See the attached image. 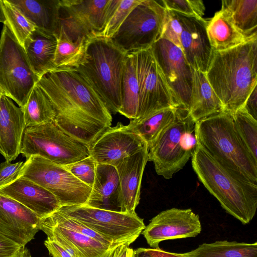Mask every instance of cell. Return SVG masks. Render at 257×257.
<instances>
[{
  "instance_id": "obj_47",
  "label": "cell",
  "mask_w": 257,
  "mask_h": 257,
  "mask_svg": "<svg viewBox=\"0 0 257 257\" xmlns=\"http://www.w3.org/2000/svg\"><path fill=\"white\" fill-rule=\"evenodd\" d=\"M1 1L0 0V23H2L4 24L6 22V19L2 9Z\"/></svg>"
},
{
  "instance_id": "obj_7",
  "label": "cell",
  "mask_w": 257,
  "mask_h": 257,
  "mask_svg": "<svg viewBox=\"0 0 257 257\" xmlns=\"http://www.w3.org/2000/svg\"><path fill=\"white\" fill-rule=\"evenodd\" d=\"M20 154L26 160L39 156L61 166L90 156L88 145L65 133L54 120L26 127Z\"/></svg>"
},
{
  "instance_id": "obj_35",
  "label": "cell",
  "mask_w": 257,
  "mask_h": 257,
  "mask_svg": "<svg viewBox=\"0 0 257 257\" xmlns=\"http://www.w3.org/2000/svg\"><path fill=\"white\" fill-rule=\"evenodd\" d=\"M142 0H109L104 27L99 37L110 40L132 9Z\"/></svg>"
},
{
  "instance_id": "obj_40",
  "label": "cell",
  "mask_w": 257,
  "mask_h": 257,
  "mask_svg": "<svg viewBox=\"0 0 257 257\" xmlns=\"http://www.w3.org/2000/svg\"><path fill=\"white\" fill-rule=\"evenodd\" d=\"M24 247L0 233V257H17Z\"/></svg>"
},
{
  "instance_id": "obj_26",
  "label": "cell",
  "mask_w": 257,
  "mask_h": 257,
  "mask_svg": "<svg viewBox=\"0 0 257 257\" xmlns=\"http://www.w3.org/2000/svg\"><path fill=\"white\" fill-rule=\"evenodd\" d=\"M206 31L210 44L215 51L227 50L250 41L237 29L229 12L222 8L208 20Z\"/></svg>"
},
{
  "instance_id": "obj_48",
  "label": "cell",
  "mask_w": 257,
  "mask_h": 257,
  "mask_svg": "<svg viewBox=\"0 0 257 257\" xmlns=\"http://www.w3.org/2000/svg\"><path fill=\"white\" fill-rule=\"evenodd\" d=\"M3 95H5V93L4 91H3V90L2 89V88L0 86V98Z\"/></svg>"
},
{
  "instance_id": "obj_20",
  "label": "cell",
  "mask_w": 257,
  "mask_h": 257,
  "mask_svg": "<svg viewBox=\"0 0 257 257\" xmlns=\"http://www.w3.org/2000/svg\"><path fill=\"white\" fill-rule=\"evenodd\" d=\"M148 161L146 146L135 154L117 163L114 167L118 175L120 189V212L136 213L144 169Z\"/></svg>"
},
{
  "instance_id": "obj_33",
  "label": "cell",
  "mask_w": 257,
  "mask_h": 257,
  "mask_svg": "<svg viewBox=\"0 0 257 257\" xmlns=\"http://www.w3.org/2000/svg\"><path fill=\"white\" fill-rule=\"evenodd\" d=\"M22 108L26 127L54 120L56 115L51 100L37 83Z\"/></svg>"
},
{
  "instance_id": "obj_28",
  "label": "cell",
  "mask_w": 257,
  "mask_h": 257,
  "mask_svg": "<svg viewBox=\"0 0 257 257\" xmlns=\"http://www.w3.org/2000/svg\"><path fill=\"white\" fill-rule=\"evenodd\" d=\"M178 109L165 108L142 119H132L125 127L138 135L148 147L175 121Z\"/></svg>"
},
{
  "instance_id": "obj_29",
  "label": "cell",
  "mask_w": 257,
  "mask_h": 257,
  "mask_svg": "<svg viewBox=\"0 0 257 257\" xmlns=\"http://www.w3.org/2000/svg\"><path fill=\"white\" fill-rule=\"evenodd\" d=\"M139 88L134 52L126 56L121 83V106L119 113L134 119L139 116Z\"/></svg>"
},
{
  "instance_id": "obj_11",
  "label": "cell",
  "mask_w": 257,
  "mask_h": 257,
  "mask_svg": "<svg viewBox=\"0 0 257 257\" xmlns=\"http://www.w3.org/2000/svg\"><path fill=\"white\" fill-rule=\"evenodd\" d=\"M29 179L52 193L61 207L84 205L91 191L63 166L39 156H32L24 162L18 178Z\"/></svg>"
},
{
  "instance_id": "obj_8",
  "label": "cell",
  "mask_w": 257,
  "mask_h": 257,
  "mask_svg": "<svg viewBox=\"0 0 257 257\" xmlns=\"http://www.w3.org/2000/svg\"><path fill=\"white\" fill-rule=\"evenodd\" d=\"M166 15L159 1L142 0L110 40L126 53L148 49L161 38Z\"/></svg>"
},
{
  "instance_id": "obj_41",
  "label": "cell",
  "mask_w": 257,
  "mask_h": 257,
  "mask_svg": "<svg viewBox=\"0 0 257 257\" xmlns=\"http://www.w3.org/2000/svg\"><path fill=\"white\" fill-rule=\"evenodd\" d=\"M44 243L52 257H73L66 249L54 240L47 238Z\"/></svg>"
},
{
  "instance_id": "obj_37",
  "label": "cell",
  "mask_w": 257,
  "mask_h": 257,
  "mask_svg": "<svg viewBox=\"0 0 257 257\" xmlns=\"http://www.w3.org/2000/svg\"><path fill=\"white\" fill-rule=\"evenodd\" d=\"M96 164L90 156L63 166L79 181L92 188L95 176Z\"/></svg>"
},
{
  "instance_id": "obj_6",
  "label": "cell",
  "mask_w": 257,
  "mask_h": 257,
  "mask_svg": "<svg viewBox=\"0 0 257 257\" xmlns=\"http://www.w3.org/2000/svg\"><path fill=\"white\" fill-rule=\"evenodd\" d=\"M195 122L189 111L179 107L177 116L148 148V161L158 175L171 179L186 165L197 146Z\"/></svg>"
},
{
  "instance_id": "obj_24",
  "label": "cell",
  "mask_w": 257,
  "mask_h": 257,
  "mask_svg": "<svg viewBox=\"0 0 257 257\" xmlns=\"http://www.w3.org/2000/svg\"><path fill=\"white\" fill-rule=\"evenodd\" d=\"M57 43L55 35L36 28L25 43L24 49L30 66L39 79L54 70Z\"/></svg>"
},
{
  "instance_id": "obj_5",
  "label": "cell",
  "mask_w": 257,
  "mask_h": 257,
  "mask_svg": "<svg viewBox=\"0 0 257 257\" xmlns=\"http://www.w3.org/2000/svg\"><path fill=\"white\" fill-rule=\"evenodd\" d=\"M127 53L110 40L97 37L89 40L84 58L76 70L99 95L110 112L121 106V83Z\"/></svg>"
},
{
  "instance_id": "obj_17",
  "label": "cell",
  "mask_w": 257,
  "mask_h": 257,
  "mask_svg": "<svg viewBox=\"0 0 257 257\" xmlns=\"http://www.w3.org/2000/svg\"><path fill=\"white\" fill-rule=\"evenodd\" d=\"M147 146L137 134L119 122L107 126L88 145L90 156L96 163L113 166Z\"/></svg>"
},
{
  "instance_id": "obj_4",
  "label": "cell",
  "mask_w": 257,
  "mask_h": 257,
  "mask_svg": "<svg viewBox=\"0 0 257 257\" xmlns=\"http://www.w3.org/2000/svg\"><path fill=\"white\" fill-rule=\"evenodd\" d=\"M191 162L199 180L222 207L242 224L249 223L257 208V184L229 171L198 145Z\"/></svg>"
},
{
  "instance_id": "obj_1",
  "label": "cell",
  "mask_w": 257,
  "mask_h": 257,
  "mask_svg": "<svg viewBox=\"0 0 257 257\" xmlns=\"http://www.w3.org/2000/svg\"><path fill=\"white\" fill-rule=\"evenodd\" d=\"M56 111L55 122L65 133L89 145L106 127L112 116L105 104L77 70H55L37 82Z\"/></svg>"
},
{
  "instance_id": "obj_31",
  "label": "cell",
  "mask_w": 257,
  "mask_h": 257,
  "mask_svg": "<svg viewBox=\"0 0 257 257\" xmlns=\"http://www.w3.org/2000/svg\"><path fill=\"white\" fill-rule=\"evenodd\" d=\"M237 29L248 40L257 39V0H223Z\"/></svg>"
},
{
  "instance_id": "obj_46",
  "label": "cell",
  "mask_w": 257,
  "mask_h": 257,
  "mask_svg": "<svg viewBox=\"0 0 257 257\" xmlns=\"http://www.w3.org/2000/svg\"><path fill=\"white\" fill-rule=\"evenodd\" d=\"M17 257H32L30 254V252L29 249L25 247H24L22 251L19 254Z\"/></svg>"
},
{
  "instance_id": "obj_32",
  "label": "cell",
  "mask_w": 257,
  "mask_h": 257,
  "mask_svg": "<svg viewBox=\"0 0 257 257\" xmlns=\"http://www.w3.org/2000/svg\"><path fill=\"white\" fill-rule=\"evenodd\" d=\"M182 253L184 257H257V242L216 241Z\"/></svg>"
},
{
  "instance_id": "obj_25",
  "label": "cell",
  "mask_w": 257,
  "mask_h": 257,
  "mask_svg": "<svg viewBox=\"0 0 257 257\" xmlns=\"http://www.w3.org/2000/svg\"><path fill=\"white\" fill-rule=\"evenodd\" d=\"M225 111L224 106L208 81L206 73L193 69L189 113L196 121Z\"/></svg>"
},
{
  "instance_id": "obj_19",
  "label": "cell",
  "mask_w": 257,
  "mask_h": 257,
  "mask_svg": "<svg viewBox=\"0 0 257 257\" xmlns=\"http://www.w3.org/2000/svg\"><path fill=\"white\" fill-rule=\"evenodd\" d=\"M40 230L66 249L73 257H104L114 247L68 227L47 216L41 219Z\"/></svg>"
},
{
  "instance_id": "obj_9",
  "label": "cell",
  "mask_w": 257,
  "mask_h": 257,
  "mask_svg": "<svg viewBox=\"0 0 257 257\" xmlns=\"http://www.w3.org/2000/svg\"><path fill=\"white\" fill-rule=\"evenodd\" d=\"M208 22L203 18L167 10L161 36L182 50L186 60L193 69L205 73L213 53L207 34Z\"/></svg>"
},
{
  "instance_id": "obj_23",
  "label": "cell",
  "mask_w": 257,
  "mask_h": 257,
  "mask_svg": "<svg viewBox=\"0 0 257 257\" xmlns=\"http://www.w3.org/2000/svg\"><path fill=\"white\" fill-rule=\"evenodd\" d=\"M92 208L120 212V189L115 167L97 163L95 176L85 204Z\"/></svg>"
},
{
  "instance_id": "obj_43",
  "label": "cell",
  "mask_w": 257,
  "mask_h": 257,
  "mask_svg": "<svg viewBox=\"0 0 257 257\" xmlns=\"http://www.w3.org/2000/svg\"><path fill=\"white\" fill-rule=\"evenodd\" d=\"M256 93V86L247 98L242 107L251 116L257 120Z\"/></svg>"
},
{
  "instance_id": "obj_30",
  "label": "cell",
  "mask_w": 257,
  "mask_h": 257,
  "mask_svg": "<svg viewBox=\"0 0 257 257\" xmlns=\"http://www.w3.org/2000/svg\"><path fill=\"white\" fill-rule=\"evenodd\" d=\"M55 36L57 43L53 71L76 70L84 58L90 39L83 38L73 40L62 31H58Z\"/></svg>"
},
{
  "instance_id": "obj_16",
  "label": "cell",
  "mask_w": 257,
  "mask_h": 257,
  "mask_svg": "<svg viewBox=\"0 0 257 257\" xmlns=\"http://www.w3.org/2000/svg\"><path fill=\"white\" fill-rule=\"evenodd\" d=\"M202 230L199 216L191 209L172 208L154 217L142 234L154 248L165 240L194 237Z\"/></svg>"
},
{
  "instance_id": "obj_15",
  "label": "cell",
  "mask_w": 257,
  "mask_h": 257,
  "mask_svg": "<svg viewBox=\"0 0 257 257\" xmlns=\"http://www.w3.org/2000/svg\"><path fill=\"white\" fill-rule=\"evenodd\" d=\"M150 49L179 107L189 111L194 69L182 50L165 39L160 38Z\"/></svg>"
},
{
  "instance_id": "obj_44",
  "label": "cell",
  "mask_w": 257,
  "mask_h": 257,
  "mask_svg": "<svg viewBox=\"0 0 257 257\" xmlns=\"http://www.w3.org/2000/svg\"><path fill=\"white\" fill-rule=\"evenodd\" d=\"M151 257H184L182 253H175L165 251L160 247L146 248Z\"/></svg>"
},
{
  "instance_id": "obj_39",
  "label": "cell",
  "mask_w": 257,
  "mask_h": 257,
  "mask_svg": "<svg viewBox=\"0 0 257 257\" xmlns=\"http://www.w3.org/2000/svg\"><path fill=\"white\" fill-rule=\"evenodd\" d=\"M24 163L23 161L12 163L6 160L0 164V187L10 184L18 178Z\"/></svg>"
},
{
  "instance_id": "obj_14",
  "label": "cell",
  "mask_w": 257,
  "mask_h": 257,
  "mask_svg": "<svg viewBox=\"0 0 257 257\" xmlns=\"http://www.w3.org/2000/svg\"><path fill=\"white\" fill-rule=\"evenodd\" d=\"M109 3V0H60L57 33L62 31L73 40L99 37Z\"/></svg>"
},
{
  "instance_id": "obj_38",
  "label": "cell",
  "mask_w": 257,
  "mask_h": 257,
  "mask_svg": "<svg viewBox=\"0 0 257 257\" xmlns=\"http://www.w3.org/2000/svg\"><path fill=\"white\" fill-rule=\"evenodd\" d=\"M167 10L202 18L205 7L201 0H163L160 1Z\"/></svg>"
},
{
  "instance_id": "obj_13",
  "label": "cell",
  "mask_w": 257,
  "mask_h": 257,
  "mask_svg": "<svg viewBox=\"0 0 257 257\" xmlns=\"http://www.w3.org/2000/svg\"><path fill=\"white\" fill-rule=\"evenodd\" d=\"M134 53L139 88V112L136 119L161 110L179 108L150 48Z\"/></svg>"
},
{
  "instance_id": "obj_10",
  "label": "cell",
  "mask_w": 257,
  "mask_h": 257,
  "mask_svg": "<svg viewBox=\"0 0 257 257\" xmlns=\"http://www.w3.org/2000/svg\"><path fill=\"white\" fill-rule=\"evenodd\" d=\"M39 80L24 48L4 24L0 36V86L5 95L23 108Z\"/></svg>"
},
{
  "instance_id": "obj_2",
  "label": "cell",
  "mask_w": 257,
  "mask_h": 257,
  "mask_svg": "<svg viewBox=\"0 0 257 257\" xmlns=\"http://www.w3.org/2000/svg\"><path fill=\"white\" fill-rule=\"evenodd\" d=\"M206 76L225 111L233 113L242 107L257 84V39L213 51Z\"/></svg>"
},
{
  "instance_id": "obj_3",
  "label": "cell",
  "mask_w": 257,
  "mask_h": 257,
  "mask_svg": "<svg viewBox=\"0 0 257 257\" xmlns=\"http://www.w3.org/2000/svg\"><path fill=\"white\" fill-rule=\"evenodd\" d=\"M195 135L197 145L224 168L257 184V161L238 135L231 113L223 111L196 121Z\"/></svg>"
},
{
  "instance_id": "obj_12",
  "label": "cell",
  "mask_w": 257,
  "mask_h": 257,
  "mask_svg": "<svg viewBox=\"0 0 257 257\" xmlns=\"http://www.w3.org/2000/svg\"><path fill=\"white\" fill-rule=\"evenodd\" d=\"M58 210L82 223L116 245H130L146 227L144 219L137 213L106 210L85 205L64 206Z\"/></svg>"
},
{
  "instance_id": "obj_21",
  "label": "cell",
  "mask_w": 257,
  "mask_h": 257,
  "mask_svg": "<svg viewBox=\"0 0 257 257\" xmlns=\"http://www.w3.org/2000/svg\"><path fill=\"white\" fill-rule=\"evenodd\" d=\"M0 194L18 202L41 219L61 207L52 193L34 182L22 177L0 187Z\"/></svg>"
},
{
  "instance_id": "obj_27",
  "label": "cell",
  "mask_w": 257,
  "mask_h": 257,
  "mask_svg": "<svg viewBox=\"0 0 257 257\" xmlns=\"http://www.w3.org/2000/svg\"><path fill=\"white\" fill-rule=\"evenodd\" d=\"M41 31L56 35L59 22L60 0H10Z\"/></svg>"
},
{
  "instance_id": "obj_34",
  "label": "cell",
  "mask_w": 257,
  "mask_h": 257,
  "mask_svg": "<svg viewBox=\"0 0 257 257\" xmlns=\"http://www.w3.org/2000/svg\"><path fill=\"white\" fill-rule=\"evenodd\" d=\"M5 24L24 48L28 38L36 28L10 0H2Z\"/></svg>"
},
{
  "instance_id": "obj_45",
  "label": "cell",
  "mask_w": 257,
  "mask_h": 257,
  "mask_svg": "<svg viewBox=\"0 0 257 257\" xmlns=\"http://www.w3.org/2000/svg\"><path fill=\"white\" fill-rule=\"evenodd\" d=\"M133 257H151L146 248L140 247L134 250Z\"/></svg>"
},
{
  "instance_id": "obj_42",
  "label": "cell",
  "mask_w": 257,
  "mask_h": 257,
  "mask_svg": "<svg viewBox=\"0 0 257 257\" xmlns=\"http://www.w3.org/2000/svg\"><path fill=\"white\" fill-rule=\"evenodd\" d=\"M134 249L127 244L117 245L105 254L104 257H133Z\"/></svg>"
},
{
  "instance_id": "obj_36",
  "label": "cell",
  "mask_w": 257,
  "mask_h": 257,
  "mask_svg": "<svg viewBox=\"0 0 257 257\" xmlns=\"http://www.w3.org/2000/svg\"><path fill=\"white\" fill-rule=\"evenodd\" d=\"M231 114L238 135L250 154L257 161V120L243 107Z\"/></svg>"
},
{
  "instance_id": "obj_18",
  "label": "cell",
  "mask_w": 257,
  "mask_h": 257,
  "mask_svg": "<svg viewBox=\"0 0 257 257\" xmlns=\"http://www.w3.org/2000/svg\"><path fill=\"white\" fill-rule=\"evenodd\" d=\"M40 222L33 212L0 194V233L25 246L40 230Z\"/></svg>"
},
{
  "instance_id": "obj_22",
  "label": "cell",
  "mask_w": 257,
  "mask_h": 257,
  "mask_svg": "<svg viewBox=\"0 0 257 257\" xmlns=\"http://www.w3.org/2000/svg\"><path fill=\"white\" fill-rule=\"evenodd\" d=\"M26 128L23 108L5 95L0 98V154L11 162L20 154Z\"/></svg>"
}]
</instances>
